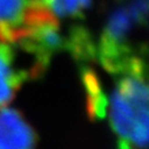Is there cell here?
<instances>
[{"label":"cell","mask_w":149,"mask_h":149,"mask_svg":"<svg viewBox=\"0 0 149 149\" xmlns=\"http://www.w3.org/2000/svg\"><path fill=\"white\" fill-rule=\"evenodd\" d=\"M110 97V125L120 148H147L148 86L146 62L120 74Z\"/></svg>","instance_id":"cell-1"},{"label":"cell","mask_w":149,"mask_h":149,"mask_svg":"<svg viewBox=\"0 0 149 149\" xmlns=\"http://www.w3.org/2000/svg\"><path fill=\"white\" fill-rule=\"evenodd\" d=\"M38 135L22 114L15 109L0 110V148H34Z\"/></svg>","instance_id":"cell-2"},{"label":"cell","mask_w":149,"mask_h":149,"mask_svg":"<svg viewBox=\"0 0 149 149\" xmlns=\"http://www.w3.org/2000/svg\"><path fill=\"white\" fill-rule=\"evenodd\" d=\"M29 78L28 70L15 66V53L8 42L0 41V107L8 104L20 86Z\"/></svg>","instance_id":"cell-3"},{"label":"cell","mask_w":149,"mask_h":149,"mask_svg":"<svg viewBox=\"0 0 149 149\" xmlns=\"http://www.w3.org/2000/svg\"><path fill=\"white\" fill-rule=\"evenodd\" d=\"M29 3L31 0H0V41H19Z\"/></svg>","instance_id":"cell-4"},{"label":"cell","mask_w":149,"mask_h":149,"mask_svg":"<svg viewBox=\"0 0 149 149\" xmlns=\"http://www.w3.org/2000/svg\"><path fill=\"white\" fill-rule=\"evenodd\" d=\"M81 79L86 93L87 113L91 120H100L106 115L108 101L103 93L101 82L95 72L89 67H84L81 72Z\"/></svg>","instance_id":"cell-5"},{"label":"cell","mask_w":149,"mask_h":149,"mask_svg":"<svg viewBox=\"0 0 149 149\" xmlns=\"http://www.w3.org/2000/svg\"><path fill=\"white\" fill-rule=\"evenodd\" d=\"M66 48L77 60H93L96 51L89 32L84 27L73 28L66 39Z\"/></svg>","instance_id":"cell-6"},{"label":"cell","mask_w":149,"mask_h":149,"mask_svg":"<svg viewBox=\"0 0 149 149\" xmlns=\"http://www.w3.org/2000/svg\"><path fill=\"white\" fill-rule=\"evenodd\" d=\"M46 3L58 17L81 18L84 11L89 8L92 0H47Z\"/></svg>","instance_id":"cell-7"},{"label":"cell","mask_w":149,"mask_h":149,"mask_svg":"<svg viewBox=\"0 0 149 149\" xmlns=\"http://www.w3.org/2000/svg\"><path fill=\"white\" fill-rule=\"evenodd\" d=\"M44 1H45V3H46V1H47V0H44ZM46 4H47V3H46Z\"/></svg>","instance_id":"cell-8"}]
</instances>
